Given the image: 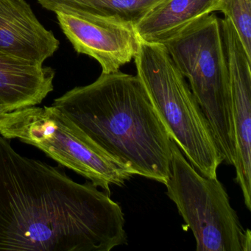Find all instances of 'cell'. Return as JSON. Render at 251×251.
<instances>
[{
	"label": "cell",
	"mask_w": 251,
	"mask_h": 251,
	"mask_svg": "<svg viewBox=\"0 0 251 251\" xmlns=\"http://www.w3.org/2000/svg\"><path fill=\"white\" fill-rule=\"evenodd\" d=\"M51 67L0 52V105L11 111L35 106L54 89Z\"/></svg>",
	"instance_id": "30bf717a"
},
{
	"label": "cell",
	"mask_w": 251,
	"mask_h": 251,
	"mask_svg": "<svg viewBox=\"0 0 251 251\" xmlns=\"http://www.w3.org/2000/svg\"><path fill=\"white\" fill-rule=\"evenodd\" d=\"M125 223L108 192L0 137V251H110L127 245Z\"/></svg>",
	"instance_id": "6da1fadb"
},
{
	"label": "cell",
	"mask_w": 251,
	"mask_h": 251,
	"mask_svg": "<svg viewBox=\"0 0 251 251\" xmlns=\"http://www.w3.org/2000/svg\"><path fill=\"white\" fill-rule=\"evenodd\" d=\"M218 11L230 20L251 58V0H221Z\"/></svg>",
	"instance_id": "4fadbf2b"
},
{
	"label": "cell",
	"mask_w": 251,
	"mask_h": 251,
	"mask_svg": "<svg viewBox=\"0 0 251 251\" xmlns=\"http://www.w3.org/2000/svg\"><path fill=\"white\" fill-rule=\"evenodd\" d=\"M52 106L136 176L167 183L173 139L137 76L102 73L91 84L55 99Z\"/></svg>",
	"instance_id": "7a4b0ae2"
},
{
	"label": "cell",
	"mask_w": 251,
	"mask_h": 251,
	"mask_svg": "<svg viewBox=\"0 0 251 251\" xmlns=\"http://www.w3.org/2000/svg\"><path fill=\"white\" fill-rule=\"evenodd\" d=\"M133 59L136 76L172 139L198 173L217 178L223 155L188 82L165 47L139 41Z\"/></svg>",
	"instance_id": "3957f363"
},
{
	"label": "cell",
	"mask_w": 251,
	"mask_h": 251,
	"mask_svg": "<svg viewBox=\"0 0 251 251\" xmlns=\"http://www.w3.org/2000/svg\"><path fill=\"white\" fill-rule=\"evenodd\" d=\"M59 45L25 0H0V52L43 64Z\"/></svg>",
	"instance_id": "9c48e42d"
},
{
	"label": "cell",
	"mask_w": 251,
	"mask_h": 251,
	"mask_svg": "<svg viewBox=\"0 0 251 251\" xmlns=\"http://www.w3.org/2000/svg\"><path fill=\"white\" fill-rule=\"evenodd\" d=\"M221 0H164L133 26L139 41L164 45L197 22L218 11Z\"/></svg>",
	"instance_id": "8fae6325"
},
{
	"label": "cell",
	"mask_w": 251,
	"mask_h": 251,
	"mask_svg": "<svg viewBox=\"0 0 251 251\" xmlns=\"http://www.w3.org/2000/svg\"><path fill=\"white\" fill-rule=\"evenodd\" d=\"M164 46L187 80L223 161L233 166L230 83L220 20L210 14Z\"/></svg>",
	"instance_id": "277c9868"
},
{
	"label": "cell",
	"mask_w": 251,
	"mask_h": 251,
	"mask_svg": "<svg viewBox=\"0 0 251 251\" xmlns=\"http://www.w3.org/2000/svg\"><path fill=\"white\" fill-rule=\"evenodd\" d=\"M56 15L75 50L96 60L102 73L119 71L134 58L139 40L131 25L88 14Z\"/></svg>",
	"instance_id": "ba28073f"
},
{
	"label": "cell",
	"mask_w": 251,
	"mask_h": 251,
	"mask_svg": "<svg viewBox=\"0 0 251 251\" xmlns=\"http://www.w3.org/2000/svg\"><path fill=\"white\" fill-rule=\"evenodd\" d=\"M0 134L36 147L108 194L112 185L123 186L136 176L131 168L89 140L52 105L8 112L0 124Z\"/></svg>",
	"instance_id": "5b68a950"
},
{
	"label": "cell",
	"mask_w": 251,
	"mask_h": 251,
	"mask_svg": "<svg viewBox=\"0 0 251 251\" xmlns=\"http://www.w3.org/2000/svg\"><path fill=\"white\" fill-rule=\"evenodd\" d=\"M230 83L236 181L251 211V58L228 19L220 20Z\"/></svg>",
	"instance_id": "52a82bcc"
},
{
	"label": "cell",
	"mask_w": 251,
	"mask_h": 251,
	"mask_svg": "<svg viewBox=\"0 0 251 251\" xmlns=\"http://www.w3.org/2000/svg\"><path fill=\"white\" fill-rule=\"evenodd\" d=\"M8 111L7 110H5L3 107L1 106L0 105V124L2 123L4 119L6 117V116L8 115Z\"/></svg>",
	"instance_id": "5bb4252c"
},
{
	"label": "cell",
	"mask_w": 251,
	"mask_h": 251,
	"mask_svg": "<svg viewBox=\"0 0 251 251\" xmlns=\"http://www.w3.org/2000/svg\"><path fill=\"white\" fill-rule=\"evenodd\" d=\"M172 154L167 195L192 230L196 251H251V230L242 226L223 183L198 173L173 140Z\"/></svg>",
	"instance_id": "8992f818"
},
{
	"label": "cell",
	"mask_w": 251,
	"mask_h": 251,
	"mask_svg": "<svg viewBox=\"0 0 251 251\" xmlns=\"http://www.w3.org/2000/svg\"><path fill=\"white\" fill-rule=\"evenodd\" d=\"M164 0H38L48 11L88 14L106 17L134 26Z\"/></svg>",
	"instance_id": "7c38bea8"
}]
</instances>
